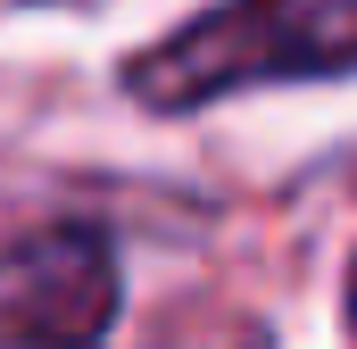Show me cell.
<instances>
[{"label": "cell", "mask_w": 357, "mask_h": 349, "mask_svg": "<svg viewBox=\"0 0 357 349\" xmlns=\"http://www.w3.org/2000/svg\"><path fill=\"white\" fill-rule=\"evenodd\" d=\"M341 299H349V341H357V258H349V283H341Z\"/></svg>", "instance_id": "3"}, {"label": "cell", "mask_w": 357, "mask_h": 349, "mask_svg": "<svg viewBox=\"0 0 357 349\" xmlns=\"http://www.w3.org/2000/svg\"><path fill=\"white\" fill-rule=\"evenodd\" d=\"M125 274L100 225H42L0 250V349H100Z\"/></svg>", "instance_id": "2"}, {"label": "cell", "mask_w": 357, "mask_h": 349, "mask_svg": "<svg viewBox=\"0 0 357 349\" xmlns=\"http://www.w3.org/2000/svg\"><path fill=\"white\" fill-rule=\"evenodd\" d=\"M357 75V0H216L125 59V100L150 117H191L233 91Z\"/></svg>", "instance_id": "1"}]
</instances>
